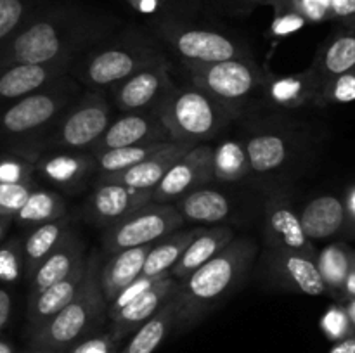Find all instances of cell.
Wrapping results in <instances>:
<instances>
[{
    "instance_id": "obj_1",
    "label": "cell",
    "mask_w": 355,
    "mask_h": 353,
    "mask_svg": "<svg viewBox=\"0 0 355 353\" xmlns=\"http://www.w3.org/2000/svg\"><path fill=\"white\" fill-rule=\"evenodd\" d=\"M116 16L80 0H54L0 45V69L80 59L120 30Z\"/></svg>"
},
{
    "instance_id": "obj_2",
    "label": "cell",
    "mask_w": 355,
    "mask_h": 353,
    "mask_svg": "<svg viewBox=\"0 0 355 353\" xmlns=\"http://www.w3.org/2000/svg\"><path fill=\"white\" fill-rule=\"evenodd\" d=\"M255 256L257 244L252 239L234 237L217 256L179 280L173 327L187 331L225 303L246 279Z\"/></svg>"
},
{
    "instance_id": "obj_3",
    "label": "cell",
    "mask_w": 355,
    "mask_h": 353,
    "mask_svg": "<svg viewBox=\"0 0 355 353\" xmlns=\"http://www.w3.org/2000/svg\"><path fill=\"white\" fill-rule=\"evenodd\" d=\"M166 59L165 47L151 31L127 26L90 47L75 62L69 75L87 89L107 90Z\"/></svg>"
},
{
    "instance_id": "obj_4",
    "label": "cell",
    "mask_w": 355,
    "mask_h": 353,
    "mask_svg": "<svg viewBox=\"0 0 355 353\" xmlns=\"http://www.w3.org/2000/svg\"><path fill=\"white\" fill-rule=\"evenodd\" d=\"M80 87L71 75H66L30 96L2 104L0 147L28 159L38 138L80 96Z\"/></svg>"
},
{
    "instance_id": "obj_5",
    "label": "cell",
    "mask_w": 355,
    "mask_h": 353,
    "mask_svg": "<svg viewBox=\"0 0 355 353\" xmlns=\"http://www.w3.org/2000/svg\"><path fill=\"white\" fill-rule=\"evenodd\" d=\"M101 255L90 251L87 255L85 275L75 298L42 325L37 332L28 336L33 348H49L69 352L73 346L96 334L107 318V303L99 282Z\"/></svg>"
},
{
    "instance_id": "obj_6",
    "label": "cell",
    "mask_w": 355,
    "mask_h": 353,
    "mask_svg": "<svg viewBox=\"0 0 355 353\" xmlns=\"http://www.w3.org/2000/svg\"><path fill=\"white\" fill-rule=\"evenodd\" d=\"M172 142L198 145L220 134L231 121L241 116V109L220 102L198 87H175L156 109Z\"/></svg>"
},
{
    "instance_id": "obj_7",
    "label": "cell",
    "mask_w": 355,
    "mask_h": 353,
    "mask_svg": "<svg viewBox=\"0 0 355 353\" xmlns=\"http://www.w3.org/2000/svg\"><path fill=\"white\" fill-rule=\"evenodd\" d=\"M113 120V106L106 90L89 89L80 93L55 123L31 147V163L49 151L90 152Z\"/></svg>"
},
{
    "instance_id": "obj_8",
    "label": "cell",
    "mask_w": 355,
    "mask_h": 353,
    "mask_svg": "<svg viewBox=\"0 0 355 353\" xmlns=\"http://www.w3.org/2000/svg\"><path fill=\"white\" fill-rule=\"evenodd\" d=\"M149 31L186 64H211L231 59H253L248 44L229 31L194 19L151 21Z\"/></svg>"
},
{
    "instance_id": "obj_9",
    "label": "cell",
    "mask_w": 355,
    "mask_h": 353,
    "mask_svg": "<svg viewBox=\"0 0 355 353\" xmlns=\"http://www.w3.org/2000/svg\"><path fill=\"white\" fill-rule=\"evenodd\" d=\"M191 85L198 87L214 99L241 109L243 104L262 92L269 73L255 59H231L211 64L182 62Z\"/></svg>"
},
{
    "instance_id": "obj_10",
    "label": "cell",
    "mask_w": 355,
    "mask_h": 353,
    "mask_svg": "<svg viewBox=\"0 0 355 353\" xmlns=\"http://www.w3.org/2000/svg\"><path fill=\"white\" fill-rule=\"evenodd\" d=\"M184 220L173 204L148 203L104 228L103 246L107 255L128 248L153 244L182 227Z\"/></svg>"
},
{
    "instance_id": "obj_11",
    "label": "cell",
    "mask_w": 355,
    "mask_h": 353,
    "mask_svg": "<svg viewBox=\"0 0 355 353\" xmlns=\"http://www.w3.org/2000/svg\"><path fill=\"white\" fill-rule=\"evenodd\" d=\"M175 87L172 78V64L166 59L135 73L130 78L116 83L107 90L111 92L116 109H120L121 113H137V111L158 109Z\"/></svg>"
},
{
    "instance_id": "obj_12",
    "label": "cell",
    "mask_w": 355,
    "mask_h": 353,
    "mask_svg": "<svg viewBox=\"0 0 355 353\" xmlns=\"http://www.w3.org/2000/svg\"><path fill=\"white\" fill-rule=\"evenodd\" d=\"M211 154L214 147L208 144H198L189 149L153 189V203L173 204L184 194L214 182Z\"/></svg>"
},
{
    "instance_id": "obj_13",
    "label": "cell",
    "mask_w": 355,
    "mask_h": 353,
    "mask_svg": "<svg viewBox=\"0 0 355 353\" xmlns=\"http://www.w3.org/2000/svg\"><path fill=\"white\" fill-rule=\"evenodd\" d=\"M263 239L267 249L318 255L314 242L305 235L293 203L284 194H270L263 204Z\"/></svg>"
},
{
    "instance_id": "obj_14",
    "label": "cell",
    "mask_w": 355,
    "mask_h": 353,
    "mask_svg": "<svg viewBox=\"0 0 355 353\" xmlns=\"http://www.w3.org/2000/svg\"><path fill=\"white\" fill-rule=\"evenodd\" d=\"M263 262H266L267 275L276 286L309 296L326 294V286L319 273L315 256L266 248Z\"/></svg>"
},
{
    "instance_id": "obj_15",
    "label": "cell",
    "mask_w": 355,
    "mask_h": 353,
    "mask_svg": "<svg viewBox=\"0 0 355 353\" xmlns=\"http://www.w3.org/2000/svg\"><path fill=\"white\" fill-rule=\"evenodd\" d=\"M149 142H172L158 113L156 111L121 113L120 116L111 120L110 127L104 132L101 141L94 145L90 154L96 156L111 149L149 144Z\"/></svg>"
},
{
    "instance_id": "obj_16",
    "label": "cell",
    "mask_w": 355,
    "mask_h": 353,
    "mask_svg": "<svg viewBox=\"0 0 355 353\" xmlns=\"http://www.w3.org/2000/svg\"><path fill=\"white\" fill-rule=\"evenodd\" d=\"M148 203H151V190L132 189L121 183L96 182L83 213L90 224L107 228Z\"/></svg>"
},
{
    "instance_id": "obj_17",
    "label": "cell",
    "mask_w": 355,
    "mask_h": 353,
    "mask_svg": "<svg viewBox=\"0 0 355 353\" xmlns=\"http://www.w3.org/2000/svg\"><path fill=\"white\" fill-rule=\"evenodd\" d=\"M177 286H179L177 279L163 277V279L156 280L144 293L132 298L120 310L107 315L111 322L107 334L113 339V343L118 345L121 339H125L128 334L137 331L142 324H146L159 310V307L172 296Z\"/></svg>"
},
{
    "instance_id": "obj_18",
    "label": "cell",
    "mask_w": 355,
    "mask_h": 353,
    "mask_svg": "<svg viewBox=\"0 0 355 353\" xmlns=\"http://www.w3.org/2000/svg\"><path fill=\"white\" fill-rule=\"evenodd\" d=\"M38 175L47 179L52 185L68 192H76L97 175L96 158L90 152L49 151L35 161Z\"/></svg>"
},
{
    "instance_id": "obj_19",
    "label": "cell",
    "mask_w": 355,
    "mask_h": 353,
    "mask_svg": "<svg viewBox=\"0 0 355 353\" xmlns=\"http://www.w3.org/2000/svg\"><path fill=\"white\" fill-rule=\"evenodd\" d=\"M78 59L49 64H14L0 69V106L44 89L61 76L69 75Z\"/></svg>"
},
{
    "instance_id": "obj_20",
    "label": "cell",
    "mask_w": 355,
    "mask_h": 353,
    "mask_svg": "<svg viewBox=\"0 0 355 353\" xmlns=\"http://www.w3.org/2000/svg\"><path fill=\"white\" fill-rule=\"evenodd\" d=\"M321 85L319 76L309 66L305 71L293 75H269L260 93L270 107L284 111L302 109L315 107Z\"/></svg>"
},
{
    "instance_id": "obj_21",
    "label": "cell",
    "mask_w": 355,
    "mask_h": 353,
    "mask_svg": "<svg viewBox=\"0 0 355 353\" xmlns=\"http://www.w3.org/2000/svg\"><path fill=\"white\" fill-rule=\"evenodd\" d=\"M252 175L266 176L284 170L298 152L297 138L283 132H259L243 141Z\"/></svg>"
},
{
    "instance_id": "obj_22",
    "label": "cell",
    "mask_w": 355,
    "mask_h": 353,
    "mask_svg": "<svg viewBox=\"0 0 355 353\" xmlns=\"http://www.w3.org/2000/svg\"><path fill=\"white\" fill-rule=\"evenodd\" d=\"M193 144H182V142H166L158 152L149 156L139 165L132 168L123 170V172L111 173V175L97 176L96 182H111L121 183V185L132 187L139 190H151L158 185L159 180L165 176V173L172 168L173 163L179 161L189 149H193Z\"/></svg>"
},
{
    "instance_id": "obj_23",
    "label": "cell",
    "mask_w": 355,
    "mask_h": 353,
    "mask_svg": "<svg viewBox=\"0 0 355 353\" xmlns=\"http://www.w3.org/2000/svg\"><path fill=\"white\" fill-rule=\"evenodd\" d=\"M85 266L87 256L64 279L58 280L55 284L49 286L47 289L42 291V293L28 298L26 336L37 332L42 325L47 324L54 315H58L75 298L76 291H78L80 284L83 280V275H85Z\"/></svg>"
},
{
    "instance_id": "obj_24",
    "label": "cell",
    "mask_w": 355,
    "mask_h": 353,
    "mask_svg": "<svg viewBox=\"0 0 355 353\" xmlns=\"http://www.w3.org/2000/svg\"><path fill=\"white\" fill-rule=\"evenodd\" d=\"M83 260H85V242L76 234L75 228L69 227L54 251L38 265V269L31 275L28 298L42 293L58 280L64 279Z\"/></svg>"
},
{
    "instance_id": "obj_25",
    "label": "cell",
    "mask_w": 355,
    "mask_h": 353,
    "mask_svg": "<svg viewBox=\"0 0 355 353\" xmlns=\"http://www.w3.org/2000/svg\"><path fill=\"white\" fill-rule=\"evenodd\" d=\"M311 68L321 83L355 69V24H338L321 44Z\"/></svg>"
},
{
    "instance_id": "obj_26",
    "label": "cell",
    "mask_w": 355,
    "mask_h": 353,
    "mask_svg": "<svg viewBox=\"0 0 355 353\" xmlns=\"http://www.w3.org/2000/svg\"><path fill=\"white\" fill-rule=\"evenodd\" d=\"M149 249H151V244L121 249L101 262L99 282L107 307L116 300V296L125 287L130 286L141 275Z\"/></svg>"
},
{
    "instance_id": "obj_27",
    "label": "cell",
    "mask_w": 355,
    "mask_h": 353,
    "mask_svg": "<svg viewBox=\"0 0 355 353\" xmlns=\"http://www.w3.org/2000/svg\"><path fill=\"white\" fill-rule=\"evenodd\" d=\"M305 235L312 242L340 234L345 228V204L336 194H322L309 201L298 213Z\"/></svg>"
},
{
    "instance_id": "obj_28",
    "label": "cell",
    "mask_w": 355,
    "mask_h": 353,
    "mask_svg": "<svg viewBox=\"0 0 355 353\" xmlns=\"http://www.w3.org/2000/svg\"><path fill=\"white\" fill-rule=\"evenodd\" d=\"M234 230H232L231 227H225V225L203 228V230L191 241V244L187 246L186 251L182 253L179 262L172 266L170 277H173V279L177 280H182L184 277H187L189 273H193L194 270L200 269L201 265H205L208 260L217 256L222 249L227 248V246L234 241Z\"/></svg>"
},
{
    "instance_id": "obj_29",
    "label": "cell",
    "mask_w": 355,
    "mask_h": 353,
    "mask_svg": "<svg viewBox=\"0 0 355 353\" xmlns=\"http://www.w3.org/2000/svg\"><path fill=\"white\" fill-rule=\"evenodd\" d=\"M184 221L193 224H214V221L227 220L231 215V199L222 190L203 185L173 203Z\"/></svg>"
},
{
    "instance_id": "obj_30",
    "label": "cell",
    "mask_w": 355,
    "mask_h": 353,
    "mask_svg": "<svg viewBox=\"0 0 355 353\" xmlns=\"http://www.w3.org/2000/svg\"><path fill=\"white\" fill-rule=\"evenodd\" d=\"M201 230H203L201 227L177 228V230L166 234L165 237L153 242L151 249H149L148 256H146L141 275L155 277V279L170 277L172 266L179 262V258L182 256V253L186 251L187 246L191 244V241H193Z\"/></svg>"
},
{
    "instance_id": "obj_31",
    "label": "cell",
    "mask_w": 355,
    "mask_h": 353,
    "mask_svg": "<svg viewBox=\"0 0 355 353\" xmlns=\"http://www.w3.org/2000/svg\"><path fill=\"white\" fill-rule=\"evenodd\" d=\"M69 227H71V218H69V215H64L58 220L30 228L26 237L23 239L24 279H31L38 265L54 251V248L61 242Z\"/></svg>"
},
{
    "instance_id": "obj_32",
    "label": "cell",
    "mask_w": 355,
    "mask_h": 353,
    "mask_svg": "<svg viewBox=\"0 0 355 353\" xmlns=\"http://www.w3.org/2000/svg\"><path fill=\"white\" fill-rule=\"evenodd\" d=\"M177 308H179V300H177V289L173 291L172 296L159 307V310L149 318L146 324L135 331L134 338L128 341V345L121 350L120 353H153L168 336V332L175 324Z\"/></svg>"
},
{
    "instance_id": "obj_33",
    "label": "cell",
    "mask_w": 355,
    "mask_h": 353,
    "mask_svg": "<svg viewBox=\"0 0 355 353\" xmlns=\"http://www.w3.org/2000/svg\"><path fill=\"white\" fill-rule=\"evenodd\" d=\"M68 215L64 197L59 192L44 187H37L28 196L26 203L12 217L19 227H37V225L47 224V221L58 220V218Z\"/></svg>"
},
{
    "instance_id": "obj_34",
    "label": "cell",
    "mask_w": 355,
    "mask_h": 353,
    "mask_svg": "<svg viewBox=\"0 0 355 353\" xmlns=\"http://www.w3.org/2000/svg\"><path fill=\"white\" fill-rule=\"evenodd\" d=\"M211 166H214V180L222 183L243 182L252 176L248 154L243 141L225 138L214 147L211 154Z\"/></svg>"
},
{
    "instance_id": "obj_35",
    "label": "cell",
    "mask_w": 355,
    "mask_h": 353,
    "mask_svg": "<svg viewBox=\"0 0 355 353\" xmlns=\"http://www.w3.org/2000/svg\"><path fill=\"white\" fill-rule=\"evenodd\" d=\"M352 253L343 242H333L315 255L319 273L326 286V294H331L336 301L343 298V284L352 263Z\"/></svg>"
},
{
    "instance_id": "obj_36",
    "label": "cell",
    "mask_w": 355,
    "mask_h": 353,
    "mask_svg": "<svg viewBox=\"0 0 355 353\" xmlns=\"http://www.w3.org/2000/svg\"><path fill=\"white\" fill-rule=\"evenodd\" d=\"M134 12L148 17V23L158 19H196L207 0H125Z\"/></svg>"
},
{
    "instance_id": "obj_37",
    "label": "cell",
    "mask_w": 355,
    "mask_h": 353,
    "mask_svg": "<svg viewBox=\"0 0 355 353\" xmlns=\"http://www.w3.org/2000/svg\"><path fill=\"white\" fill-rule=\"evenodd\" d=\"M165 144L166 142H149V144L128 145V147L111 149V151L96 154L94 158H96L97 165V176L111 175V173L132 168V166L148 159L155 152H158Z\"/></svg>"
},
{
    "instance_id": "obj_38",
    "label": "cell",
    "mask_w": 355,
    "mask_h": 353,
    "mask_svg": "<svg viewBox=\"0 0 355 353\" xmlns=\"http://www.w3.org/2000/svg\"><path fill=\"white\" fill-rule=\"evenodd\" d=\"M54 0H0V45Z\"/></svg>"
},
{
    "instance_id": "obj_39",
    "label": "cell",
    "mask_w": 355,
    "mask_h": 353,
    "mask_svg": "<svg viewBox=\"0 0 355 353\" xmlns=\"http://www.w3.org/2000/svg\"><path fill=\"white\" fill-rule=\"evenodd\" d=\"M355 100V69L326 80L319 90L315 107H329Z\"/></svg>"
},
{
    "instance_id": "obj_40",
    "label": "cell",
    "mask_w": 355,
    "mask_h": 353,
    "mask_svg": "<svg viewBox=\"0 0 355 353\" xmlns=\"http://www.w3.org/2000/svg\"><path fill=\"white\" fill-rule=\"evenodd\" d=\"M24 277L23 239L12 235L0 242V282L16 284Z\"/></svg>"
},
{
    "instance_id": "obj_41",
    "label": "cell",
    "mask_w": 355,
    "mask_h": 353,
    "mask_svg": "<svg viewBox=\"0 0 355 353\" xmlns=\"http://www.w3.org/2000/svg\"><path fill=\"white\" fill-rule=\"evenodd\" d=\"M37 187L35 180L23 183H0V215L12 218Z\"/></svg>"
},
{
    "instance_id": "obj_42",
    "label": "cell",
    "mask_w": 355,
    "mask_h": 353,
    "mask_svg": "<svg viewBox=\"0 0 355 353\" xmlns=\"http://www.w3.org/2000/svg\"><path fill=\"white\" fill-rule=\"evenodd\" d=\"M35 163L7 152L0 156V183H23L35 180Z\"/></svg>"
},
{
    "instance_id": "obj_43",
    "label": "cell",
    "mask_w": 355,
    "mask_h": 353,
    "mask_svg": "<svg viewBox=\"0 0 355 353\" xmlns=\"http://www.w3.org/2000/svg\"><path fill=\"white\" fill-rule=\"evenodd\" d=\"M321 329L326 334V338L331 339L333 343L342 341V339L349 338L354 334L352 324H350V318L347 315L345 308L342 307V303H335L324 311L321 318Z\"/></svg>"
},
{
    "instance_id": "obj_44",
    "label": "cell",
    "mask_w": 355,
    "mask_h": 353,
    "mask_svg": "<svg viewBox=\"0 0 355 353\" xmlns=\"http://www.w3.org/2000/svg\"><path fill=\"white\" fill-rule=\"evenodd\" d=\"M272 9H290L307 23L329 21V0H279Z\"/></svg>"
},
{
    "instance_id": "obj_45",
    "label": "cell",
    "mask_w": 355,
    "mask_h": 353,
    "mask_svg": "<svg viewBox=\"0 0 355 353\" xmlns=\"http://www.w3.org/2000/svg\"><path fill=\"white\" fill-rule=\"evenodd\" d=\"M309 24L300 14L290 9H274V19L270 24L269 35L272 38H284L288 35L297 33L298 30Z\"/></svg>"
},
{
    "instance_id": "obj_46",
    "label": "cell",
    "mask_w": 355,
    "mask_h": 353,
    "mask_svg": "<svg viewBox=\"0 0 355 353\" xmlns=\"http://www.w3.org/2000/svg\"><path fill=\"white\" fill-rule=\"evenodd\" d=\"M279 0H211L210 6L220 12L234 14V16H245L260 6L274 7Z\"/></svg>"
},
{
    "instance_id": "obj_47",
    "label": "cell",
    "mask_w": 355,
    "mask_h": 353,
    "mask_svg": "<svg viewBox=\"0 0 355 353\" xmlns=\"http://www.w3.org/2000/svg\"><path fill=\"white\" fill-rule=\"evenodd\" d=\"M329 21L355 24V0H329Z\"/></svg>"
},
{
    "instance_id": "obj_48",
    "label": "cell",
    "mask_w": 355,
    "mask_h": 353,
    "mask_svg": "<svg viewBox=\"0 0 355 353\" xmlns=\"http://www.w3.org/2000/svg\"><path fill=\"white\" fill-rule=\"evenodd\" d=\"M343 204H345V228L343 232L349 235H355V185L349 187L343 196Z\"/></svg>"
},
{
    "instance_id": "obj_49",
    "label": "cell",
    "mask_w": 355,
    "mask_h": 353,
    "mask_svg": "<svg viewBox=\"0 0 355 353\" xmlns=\"http://www.w3.org/2000/svg\"><path fill=\"white\" fill-rule=\"evenodd\" d=\"M12 315V294L0 287V332L7 327Z\"/></svg>"
},
{
    "instance_id": "obj_50",
    "label": "cell",
    "mask_w": 355,
    "mask_h": 353,
    "mask_svg": "<svg viewBox=\"0 0 355 353\" xmlns=\"http://www.w3.org/2000/svg\"><path fill=\"white\" fill-rule=\"evenodd\" d=\"M343 298H354L355 300V249L352 253V263H350V270L347 273L345 284H343Z\"/></svg>"
},
{
    "instance_id": "obj_51",
    "label": "cell",
    "mask_w": 355,
    "mask_h": 353,
    "mask_svg": "<svg viewBox=\"0 0 355 353\" xmlns=\"http://www.w3.org/2000/svg\"><path fill=\"white\" fill-rule=\"evenodd\" d=\"M329 353H355V334L342 339V341H336Z\"/></svg>"
},
{
    "instance_id": "obj_52",
    "label": "cell",
    "mask_w": 355,
    "mask_h": 353,
    "mask_svg": "<svg viewBox=\"0 0 355 353\" xmlns=\"http://www.w3.org/2000/svg\"><path fill=\"white\" fill-rule=\"evenodd\" d=\"M336 303H342V307L345 308L347 315H349L350 318V324H352L354 334H355V300L354 298H342V300L336 301Z\"/></svg>"
},
{
    "instance_id": "obj_53",
    "label": "cell",
    "mask_w": 355,
    "mask_h": 353,
    "mask_svg": "<svg viewBox=\"0 0 355 353\" xmlns=\"http://www.w3.org/2000/svg\"><path fill=\"white\" fill-rule=\"evenodd\" d=\"M14 224V220L10 217H2L0 215V242L7 237V232L10 230V225Z\"/></svg>"
},
{
    "instance_id": "obj_54",
    "label": "cell",
    "mask_w": 355,
    "mask_h": 353,
    "mask_svg": "<svg viewBox=\"0 0 355 353\" xmlns=\"http://www.w3.org/2000/svg\"><path fill=\"white\" fill-rule=\"evenodd\" d=\"M0 353H19L16 350V346L12 343L6 341V339H0Z\"/></svg>"
},
{
    "instance_id": "obj_55",
    "label": "cell",
    "mask_w": 355,
    "mask_h": 353,
    "mask_svg": "<svg viewBox=\"0 0 355 353\" xmlns=\"http://www.w3.org/2000/svg\"><path fill=\"white\" fill-rule=\"evenodd\" d=\"M21 353H66V352H58V350H49V348H33V346H31L30 350Z\"/></svg>"
}]
</instances>
